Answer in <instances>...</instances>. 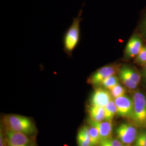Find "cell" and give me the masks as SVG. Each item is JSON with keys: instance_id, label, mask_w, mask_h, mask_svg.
<instances>
[{"instance_id": "52a82bcc", "label": "cell", "mask_w": 146, "mask_h": 146, "mask_svg": "<svg viewBox=\"0 0 146 146\" xmlns=\"http://www.w3.org/2000/svg\"><path fill=\"white\" fill-rule=\"evenodd\" d=\"M117 114L123 117L131 119L134 110L133 100L127 95H124L114 99Z\"/></svg>"}, {"instance_id": "9a60e30c", "label": "cell", "mask_w": 146, "mask_h": 146, "mask_svg": "<svg viewBox=\"0 0 146 146\" xmlns=\"http://www.w3.org/2000/svg\"><path fill=\"white\" fill-rule=\"evenodd\" d=\"M87 127L92 146H96L100 144L101 140L98 129L94 125L89 123L88 125H87Z\"/></svg>"}, {"instance_id": "8fae6325", "label": "cell", "mask_w": 146, "mask_h": 146, "mask_svg": "<svg viewBox=\"0 0 146 146\" xmlns=\"http://www.w3.org/2000/svg\"><path fill=\"white\" fill-rule=\"evenodd\" d=\"M89 119L96 122H101L105 120V113L104 107L90 106L88 108Z\"/></svg>"}, {"instance_id": "7c38bea8", "label": "cell", "mask_w": 146, "mask_h": 146, "mask_svg": "<svg viewBox=\"0 0 146 146\" xmlns=\"http://www.w3.org/2000/svg\"><path fill=\"white\" fill-rule=\"evenodd\" d=\"M77 141L78 146H92L87 125H84L78 131Z\"/></svg>"}, {"instance_id": "8992f818", "label": "cell", "mask_w": 146, "mask_h": 146, "mask_svg": "<svg viewBox=\"0 0 146 146\" xmlns=\"http://www.w3.org/2000/svg\"><path fill=\"white\" fill-rule=\"evenodd\" d=\"M5 131L7 146H35L30 136L14 131Z\"/></svg>"}, {"instance_id": "e0dca14e", "label": "cell", "mask_w": 146, "mask_h": 146, "mask_svg": "<svg viewBox=\"0 0 146 146\" xmlns=\"http://www.w3.org/2000/svg\"><path fill=\"white\" fill-rule=\"evenodd\" d=\"M111 96L114 99L125 95V89L122 86L119 84L109 90Z\"/></svg>"}, {"instance_id": "ac0fdd59", "label": "cell", "mask_w": 146, "mask_h": 146, "mask_svg": "<svg viewBox=\"0 0 146 146\" xmlns=\"http://www.w3.org/2000/svg\"><path fill=\"white\" fill-rule=\"evenodd\" d=\"M135 62L141 66L146 64V45L143 46L142 49L135 58Z\"/></svg>"}, {"instance_id": "9c48e42d", "label": "cell", "mask_w": 146, "mask_h": 146, "mask_svg": "<svg viewBox=\"0 0 146 146\" xmlns=\"http://www.w3.org/2000/svg\"><path fill=\"white\" fill-rule=\"evenodd\" d=\"M143 46L141 37L136 34L133 35L129 40L125 47V58H135L140 52Z\"/></svg>"}, {"instance_id": "277c9868", "label": "cell", "mask_w": 146, "mask_h": 146, "mask_svg": "<svg viewBox=\"0 0 146 146\" xmlns=\"http://www.w3.org/2000/svg\"><path fill=\"white\" fill-rule=\"evenodd\" d=\"M117 139L125 145H131L137 136V131L135 125L129 123H123L116 129Z\"/></svg>"}, {"instance_id": "7402d4cb", "label": "cell", "mask_w": 146, "mask_h": 146, "mask_svg": "<svg viewBox=\"0 0 146 146\" xmlns=\"http://www.w3.org/2000/svg\"><path fill=\"white\" fill-rule=\"evenodd\" d=\"M0 146H7V140L5 131L4 132V130L2 129L1 127L0 131Z\"/></svg>"}, {"instance_id": "4fadbf2b", "label": "cell", "mask_w": 146, "mask_h": 146, "mask_svg": "<svg viewBox=\"0 0 146 146\" xmlns=\"http://www.w3.org/2000/svg\"><path fill=\"white\" fill-rule=\"evenodd\" d=\"M119 73L125 75V76L130 78L133 82L136 84H139L141 80L140 74L132 67L125 65L120 68Z\"/></svg>"}, {"instance_id": "3957f363", "label": "cell", "mask_w": 146, "mask_h": 146, "mask_svg": "<svg viewBox=\"0 0 146 146\" xmlns=\"http://www.w3.org/2000/svg\"><path fill=\"white\" fill-rule=\"evenodd\" d=\"M134 110L131 117L134 125L137 127H146V98L140 92H136L133 96Z\"/></svg>"}, {"instance_id": "2e32d148", "label": "cell", "mask_w": 146, "mask_h": 146, "mask_svg": "<svg viewBox=\"0 0 146 146\" xmlns=\"http://www.w3.org/2000/svg\"><path fill=\"white\" fill-rule=\"evenodd\" d=\"M118 84H119V79L117 78V77L115 75H113L108 78H106L102 81V82L101 83L100 86H101L102 88L106 89L108 90H110Z\"/></svg>"}, {"instance_id": "cb8c5ba5", "label": "cell", "mask_w": 146, "mask_h": 146, "mask_svg": "<svg viewBox=\"0 0 146 146\" xmlns=\"http://www.w3.org/2000/svg\"><path fill=\"white\" fill-rule=\"evenodd\" d=\"M143 75L146 80V64L144 66V70H143Z\"/></svg>"}, {"instance_id": "d6986e66", "label": "cell", "mask_w": 146, "mask_h": 146, "mask_svg": "<svg viewBox=\"0 0 146 146\" xmlns=\"http://www.w3.org/2000/svg\"><path fill=\"white\" fill-rule=\"evenodd\" d=\"M100 146H125L126 145L123 143L118 139L110 137V139L101 142Z\"/></svg>"}, {"instance_id": "44dd1931", "label": "cell", "mask_w": 146, "mask_h": 146, "mask_svg": "<svg viewBox=\"0 0 146 146\" xmlns=\"http://www.w3.org/2000/svg\"><path fill=\"white\" fill-rule=\"evenodd\" d=\"M134 146H146V130L138 134Z\"/></svg>"}, {"instance_id": "ffe728a7", "label": "cell", "mask_w": 146, "mask_h": 146, "mask_svg": "<svg viewBox=\"0 0 146 146\" xmlns=\"http://www.w3.org/2000/svg\"><path fill=\"white\" fill-rule=\"evenodd\" d=\"M119 76H120V80L127 88L131 89H134L137 88L138 84L133 82L130 78L125 76V75L119 73Z\"/></svg>"}, {"instance_id": "5bb4252c", "label": "cell", "mask_w": 146, "mask_h": 146, "mask_svg": "<svg viewBox=\"0 0 146 146\" xmlns=\"http://www.w3.org/2000/svg\"><path fill=\"white\" fill-rule=\"evenodd\" d=\"M105 120L111 121L115 114H117V108L114 100H111L104 107Z\"/></svg>"}, {"instance_id": "30bf717a", "label": "cell", "mask_w": 146, "mask_h": 146, "mask_svg": "<svg viewBox=\"0 0 146 146\" xmlns=\"http://www.w3.org/2000/svg\"><path fill=\"white\" fill-rule=\"evenodd\" d=\"M89 124L95 126L99 131L101 142L111 137L113 131V124L111 121H105L104 122H96L89 120ZM101 143V142H100Z\"/></svg>"}, {"instance_id": "6da1fadb", "label": "cell", "mask_w": 146, "mask_h": 146, "mask_svg": "<svg viewBox=\"0 0 146 146\" xmlns=\"http://www.w3.org/2000/svg\"><path fill=\"white\" fill-rule=\"evenodd\" d=\"M2 124L5 130L22 133L31 136L36 132V128L32 120L25 116L9 114L3 116Z\"/></svg>"}, {"instance_id": "5b68a950", "label": "cell", "mask_w": 146, "mask_h": 146, "mask_svg": "<svg viewBox=\"0 0 146 146\" xmlns=\"http://www.w3.org/2000/svg\"><path fill=\"white\" fill-rule=\"evenodd\" d=\"M120 69L116 64H110L104 66L93 73L88 78V82L94 86H100L106 78L115 75L120 71Z\"/></svg>"}, {"instance_id": "ba28073f", "label": "cell", "mask_w": 146, "mask_h": 146, "mask_svg": "<svg viewBox=\"0 0 146 146\" xmlns=\"http://www.w3.org/2000/svg\"><path fill=\"white\" fill-rule=\"evenodd\" d=\"M111 100L110 91L104 88H97L90 100V106L104 107Z\"/></svg>"}, {"instance_id": "603a6c76", "label": "cell", "mask_w": 146, "mask_h": 146, "mask_svg": "<svg viewBox=\"0 0 146 146\" xmlns=\"http://www.w3.org/2000/svg\"><path fill=\"white\" fill-rule=\"evenodd\" d=\"M140 31L142 36L146 39V16L141 23Z\"/></svg>"}, {"instance_id": "7a4b0ae2", "label": "cell", "mask_w": 146, "mask_h": 146, "mask_svg": "<svg viewBox=\"0 0 146 146\" xmlns=\"http://www.w3.org/2000/svg\"><path fill=\"white\" fill-rule=\"evenodd\" d=\"M82 14V9L80 11L78 16L73 19L72 24L64 34L63 38L64 49L68 55L72 54L80 40Z\"/></svg>"}]
</instances>
